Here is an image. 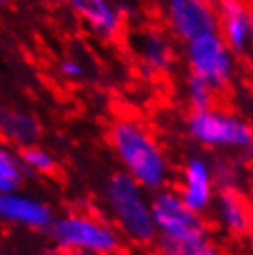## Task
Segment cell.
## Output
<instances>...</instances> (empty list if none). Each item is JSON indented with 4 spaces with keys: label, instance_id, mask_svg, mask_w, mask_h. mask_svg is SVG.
I'll return each mask as SVG.
<instances>
[{
    "label": "cell",
    "instance_id": "6da1fadb",
    "mask_svg": "<svg viewBox=\"0 0 253 255\" xmlns=\"http://www.w3.org/2000/svg\"><path fill=\"white\" fill-rule=\"evenodd\" d=\"M108 142L122 172L148 194L166 189L170 161L146 124L131 117L115 119L108 129Z\"/></svg>",
    "mask_w": 253,
    "mask_h": 255
},
{
    "label": "cell",
    "instance_id": "7a4b0ae2",
    "mask_svg": "<svg viewBox=\"0 0 253 255\" xmlns=\"http://www.w3.org/2000/svg\"><path fill=\"white\" fill-rule=\"evenodd\" d=\"M104 205L109 222L122 239L133 244H152L155 241V226L152 218L150 194L122 170L113 172L104 183Z\"/></svg>",
    "mask_w": 253,
    "mask_h": 255
},
{
    "label": "cell",
    "instance_id": "3957f363",
    "mask_svg": "<svg viewBox=\"0 0 253 255\" xmlns=\"http://www.w3.org/2000/svg\"><path fill=\"white\" fill-rule=\"evenodd\" d=\"M48 237L59 252H91L117 255L122 250V237L108 218L89 211H69L54 217Z\"/></svg>",
    "mask_w": 253,
    "mask_h": 255
},
{
    "label": "cell",
    "instance_id": "277c9868",
    "mask_svg": "<svg viewBox=\"0 0 253 255\" xmlns=\"http://www.w3.org/2000/svg\"><path fill=\"white\" fill-rule=\"evenodd\" d=\"M187 133L198 144L220 150H253V126L237 113L209 108L192 111L187 119Z\"/></svg>",
    "mask_w": 253,
    "mask_h": 255
},
{
    "label": "cell",
    "instance_id": "5b68a950",
    "mask_svg": "<svg viewBox=\"0 0 253 255\" xmlns=\"http://www.w3.org/2000/svg\"><path fill=\"white\" fill-rule=\"evenodd\" d=\"M185 59L190 74H196L218 91H226L231 85L237 70L235 54L228 48L220 33H209L185 43Z\"/></svg>",
    "mask_w": 253,
    "mask_h": 255
},
{
    "label": "cell",
    "instance_id": "8992f818",
    "mask_svg": "<svg viewBox=\"0 0 253 255\" xmlns=\"http://www.w3.org/2000/svg\"><path fill=\"white\" fill-rule=\"evenodd\" d=\"M152 218L157 235L163 239H187L192 235L209 233L203 217L192 213L183 205L176 191L163 189L150 198Z\"/></svg>",
    "mask_w": 253,
    "mask_h": 255
},
{
    "label": "cell",
    "instance_id": "52a82bcc",
    "mask_svg": "<svg viewBox=\"0 0 253 255\" xmlns=\"http://www.w3.org/2000/svg\"><path fill=\"white\" fill-rule=\"evenodd\" d=\"M163 11L168 30L183 43L218 32L215 6L205 0H163Z\"/></svg>",
    "mask_w": 253,
    "mask_h": 255
},
{
    "label": "cell",
    "instance_id": "ba28073f",
    "mask_svg": "<svg viewBox=\"0 0 253 255\" xmlns=\"http://www.w3.org/2000/svg\"><path fill=\"white\" fill-rule=\"evenodd\" d=\"M133 58L148 76H165L176 65V46L165 30L144 26L129 37Z\"/></svg>",
    "mask_w": 253,
    "mask_h": 255
},
{
    "label": "cell",
    "instance_id": "9c48e42d",
    "mask_svg": "<svg viewBox=\"0 0 253 255\" xmlns=\"http://www.w3.org/2000/svg\"><path fill=\"white\" fill-rule=\"evenodd\" d=\"M54 211L41 198L30 192H0V222L32 231H44L54 220Z\"/></svg>",
    "mask_w": 253,
    "mask_h": 255
},
{
    "label": "cell",
    "instance_id": "30bf717a",
    "mask_svg": "<svg viewBox=\"0 0 253 255\" xmlns=\"http://www.w3.org/2000/svg\"><path fill=\"white\" fill-rule=\"evenodd\" d=\"M177 196L187 209L203 217L215 200V172L205 157H190L183 165Z\"/></svg>",
    "mask_w": 253,
    "mask_h": 255
},
{
    "label": "cell",
    "instance_id": "8fae6325",
    "mask_svg": "<svg viewBox=\"0 0 253 255\" xmlns=\"http://www.w3.org/2000/svg\"><path fill=\"white\" fill-rule=\"evenodd\" d=\"M70 11L100 41H115L124 28V13L113 0H65Z\"/></svg>",
    "mask_w": 253,
    "mask_h": 255
},
{
    "label": "cell",
    "instance_id": "7c38bea8",
    "mask_svg": "<svg viewBox=\"0 0 253 255\" xmlns=\"http://www.w3.org/2000/svg\"><path fill=\"white\" fill-rule=\"evenodd\" d=\"M218 33L235 56L250 52L252 37V7L246 0H220L215 6Z\"/></svg>",
    "mask_w": 253,
    "mask_h": 255
},
{
    "label": "cell",
    "instance_id": "4fadbf2b",
    "mask_svg": "<svg viewBox=\"0 0 253 255\" xmlns=\"http://www.w3.org/2000/svg\"><path fill=\"white\" fill-rule=\"evenodd\" d=\"M213 213L218 226L229 235L242 237L252 230V215L246 202L233 189H220L213 200Z\"/></svg>",
    "mask_w": 253,
    "mask_h": 255
},
{
    "label": "cell",
    "instance_id": "5bb4252c",
    "mask_svg": "<svg viewBox=\"0 0 253 255\" xmlns=\"http://www.w3.org/2000/svg\"><path fill=\"white\" fill-rule=\"evenodd\" d=\"M0 133L6 142L26 148L41 139L43 126L33 113L26 109H11L0 115Z\"/></svg>",
    "mask_w": 253,
    "mask_h": 255
},
{
    "label": "cell",
    "instance_id": "9a60e30c",
    "mask_svg": "<svg viewBox=\"0 0 253 255\" xmlns=\"http://www.w3.org/2000/svg\"><path fill=\"white\" fill-rule=\"evenodd\" d=\"M153 243L161 255H222L220 248L211 241L209 233L192 235L187 239L155 237Z\"/></svg>",
    "mask_w": 253,
    "mask_h": 255
},
{
    "label": "cell",
    "instance_id": "2e32d148",
    "mask_svg": "<svg viewBox=\"0 0 253 255\" xmlns=\"http://www.w3.org/2000/svg\"><path fill=\"white\" fill-rule=\"evenodd\" d=\"M19 159L20 165H22V170L28 174H33V176H52L57 170L56 155L48 148L41 146L39 142L20 148Z\"/></svg>",
    "mask_w": 253,
    "mask_h": 255
},
{
    "label": "cell",
    "instance_id": "e0dca14e",
    "mask_svg": "<svg viewBox=\"0 0 253 255\" xmlns=\"http://www.w3.org/2000/svg\"><path fill=\"white\" fill-rule=\"evenodd\" d=\"M24 176L19 153L13 152L7 142L0 140V192L19 191L24 183Z\"/></svg>",
    "mask_w": 253,
    "mask_h": 255
},
{
    "label": "cell",
    "instance_id": "ac0fdd59",
    "mask_svg": "<svg viewBox=\"0 0 253 255\" xmlns=\"http://www.w3.org/2000/svg\"><path fill=\"white\" fill-rule=\"evenodd\" d=\"M185 96L192 111H203V109L213 108L216 93L205 80L189 72V76L185 80Z\"/></svg>",
    "mask_w": 253,
    "mask_h": 255
},
{
    "label": "cell",
    "instance_id": "d6986e66",
    "mask_svg": "<svg viewBox=\"0 0 253 255\" xmlns=\"http://www.w3.org/2000/svg\"><path fill=\"white\" fill-rule=\"evenodd\" d=\"M57 70H59V76L69 80V82H82L89 74L87 65L76 56H67V58L61 59L57 65Z\"/></svg>",
    "mask_w": 253,
    "mask_h": 255
},
{
    "label": "cell",
    "instance_id": "ffe728a7",
    "mask_svg": "<svg viewBox=\"0 0 253 255\" xmlns=\"http://www.w3.org/2000/svg\"><path fill=\"white\" fill-rule=\"evenodd\" d=\"M59 255H102V254H91V252H59Z\"/></svg>",
    "mask_w": 253,
    "mask_h": 255
},
{
    "label": "cell",
    "instance_id": "44dd1931",
    "mask_svg": "<svg viewBox=\"0 0 253 255\" xmlns=\"http://www.w3.org/2000/svg\"><path fill=\"white\" fill-rule=\"evenodd\" d=\"M250 52H253V9H252V37H250Z\"/></svg>",
    "mask_w": 253,
    "mask_h": 255
},
{
    "label": "cell",
    "instance_id": "7402d4cb",
    "mask_svg": "<svg viewBox=\"0 0 253 255\" xmlns=\"http://www.w3.org/2000/svg\"><path fill=\"white\" fill-rule=\"evenodd\" d=\"M9 2H11V0H0V11H2V9H4L7 4H9Z\"/></svg>",
    "mask_w": 253,
    "mask_h": 255
},
{
    "label": "cell",
    "instance_id": "603a6c76",
    "mask_svg": "<svg viewBox=\"0 0 253 255\" xmlns=\"http://www.w3.org/2000/svg\"><path fill=\"white\" fill-rule=\"evenodd\" d=\"M205 2H209L211 6H216V4H218V2H220V0H205Z\"/></svg>",
    "mask_w": 253,
    "mask_h": 255
},
{
    "label": "cell",
    "instance_id": "cb8c5ba5",
    "mask_svg": "<svg viewBox=\"0 0 253 255\" xmlns=\"http://www.w3.org/2000/svg\"><path fill=\"white\" fill-rule=\"evenodd\" d=\"M2 113H4V109H2V106H0V115H2Z\"/></svg>",
    "mask_w": 253,
    "mask_h": 255
}]
</instances>
